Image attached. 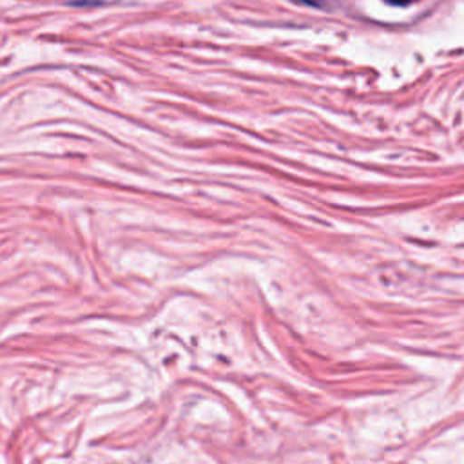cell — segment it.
<instances>
[{
    "instance_id": "1",
    "label": "cell",
    "mask_w": 464,
    "mask_h": 464,
    "mask_svg": "<svg viewBox=\"0 0 464 464\" xmlns=\"http://www.w3.org/2000/svg\"><path fill=\"white\" fill-rule=\"evenodd\" d=\"M290 2L308 5V7H324L326 5V0H290Z\"/></svg>"
},
{
    "instance_id": "2",
    "label": "cell",
    "mask_w": 464,
    "mask_h": 464,
    "mask_svg": "<svg viewBox=\"0 0 464 464\" xmlns=\"http://www.w3.org/2000/svg\"><path fill=\"white\" fill-rule=\"evenodd\" d=\"M386 4H390V5H408V4H411L413 0H384Z\"/></svg>"
}]
</instances>
